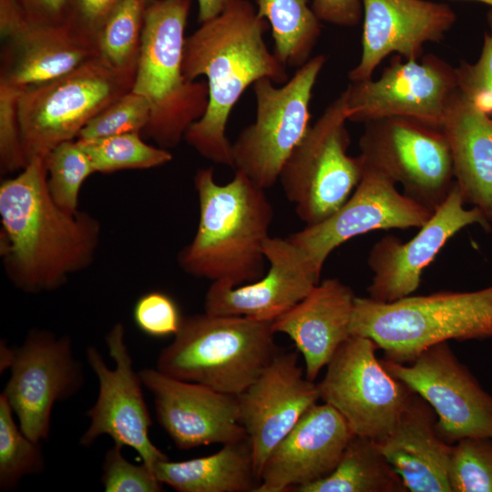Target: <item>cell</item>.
Here are the masks:
<instances>
[{"label": "cell", "instance_id": "11", "mask_svg": "<svg viewBox=\"0 0 492 492\" xmlns=\"http://www.w3.org/2000/svg\"><path fill=\"white\" fill-rule=\"evenodd\" d=\"M3 350L2 367L11 370L3 394L24 434L36 442L46 441L55 404L70 399L84 385L71 337L32 329L20 346L9 349L4 344Z\"/></svg>", "mask_w": 492, "mask_h": 492}, {"label": "cell", "instance_id": "40", "mask_svg": "<svg viewBox=\"0 0 492 492\" xmlns=\"http://www.w3.org/2000/svg\"><path fill=\"white\" fill-rule=\"evenodd\" d=\"M122 0H69V26L93 37L111 11Z\"/></svg>", "mask_w": 492, "mask_h": 492}, {"label": "cell", "instance_id": "10", "mask_svg": "<svg viewBox=\"0 0 492 492\" xmlns=\"http://www.w3.org/2000/svg\"><path fill=\"white\" fill-rule=\"evenodd\" d=\"M359 148L364 164L401 184L405 196L432 212L455 185L442 128L408 118L375 119L364 123Z\"/></svg>", "mask_w": 492, "mask_h": 492}, {"label": "cell", "instance_id": "4", "mask_svg": "<svg viewBox=\"0 0 492 492\" xmlns=\"http://www.w3.org/2000/svg\"><path fill=\"white\" fill-rule=\"evenodd\" d=\"M350 332L370 338L384 360L398 364L411 363L438 343L492 338V285L409 295L392 302L356 296Z\"/></svg>", "mask_w": 492, "mask_h": 492}, {"label": "cell", "instance_id": "9", "mask_svg": "<svg viewBox=\"0 0 492 492\" xmlns=\"http://www.w3.org/2000/svg\"><path fill=\"white\" fill-rule=\"evenodd\" d=\"M326 58L319 55L298 67L282 87L263 77L253 84L256 118L231 143L233 169L267 190L310 126L313 89Z\"/></svg>", "mask_w": 492, "mask_h": 492}, {"label": "cell", "instance_id": "16", "mask_svg": "<svg viewBox=\"0 0 492 492\" xmlns=\"http://www.w3.org/2000/svg\"><path fill=\"white\" fill-rule=\"evenodd\" d=\"M433 213L364 163L362 179L346 202L329 218L289 238L321 274L328 256L343 242L376 230L420 228Z\"/></svg>", "mask_w": 492, "mask_h": 492}, {"label": "cell", "instance_id": "41", "mask_svg": "<svg viewBox=\"0 0 492 492\" xmlns=\"http://www.w3.org/2000/svg\"><path fill=\"white\" fill-rule=\"evenodd\" d=\"M312 9L320 22L355 26L362 18L361 0H313Z\"/></svg>", "mask_w": 492, "mask_h": 492}, {"label": "cell", "instance_id": "22", "mask_svg": "<svg viewBox=\"0 0 492 492\" xmlns=\"http://www.w3.org/2000/svg\"><path fill=\"white\" fill-rule=\"evenodd\" d=\"M353 435L333 406L314 405L272 450L255 492H295L329 476Z\"/></svg>", "mask_w": 492, "mask_h": 492}, {"label": "cell", "instance_id": "42", "mask_svg": "<svg viewBox=\"0 0 492 492\" xmlns=\"http://www.w3.org/2000/svg\"><path fill=\"white\" fill-rule=\"evenodd\" d=\"M35 23L69 26V0H15Z\"/></svg>", "mask_w": 492, "mask_h": 492}, {"label": "cell", "instance_id": "19", "mask_svg": "<svg viewBox=\"0 0 492 492\" xmlns=\"http://www.w3.org/2000/svg\"><path fill=\"white\" fill-rule=\"evenodd\" d=\"M138 373L153 395L159 425L179 449L223 446L248 437L240 422L236 395L171 377L157 368Z\"/></svg>", "mask_w": 492, "mask_h": 492}, {"label": "cell", "instance_id": "6", "mask_svg": "<svg viewBox=\"0 0 492 492\" xmlns=\"http://www.w3.org/2000/svg\"><path fill=\"white\" fill-rule=\"evenodd\" d=\"M272 322L204 312L183 319L156 368L171 377L238 395L280 351Z\"/></svg>", "mask_w": 492, "mask_h": 492}, {"label": "cell", "instance_id": "23", "mask_svg": "<svg viewBox=\"0 0 492 492\" xmlns=\"http://www.w3.org/2000/svg\"><path fill=\"white\" fill-rule=\"evenodd\" d=\"M355 295L336 278L323 280L297 304L275 319V333L288 335L304 359L306 377L314 381L350 336Z\"/></svg>", "mask_w": 492, "mask_h": 492}, {"label": "cell", "instance_id": "26", "mask_svg": "<svg viewBox=\"0 0 492 492\" xmlns=\"http://www.w3.org/2000/svg\"><path fill=\"white\" fill-rule=\"evenodd\" d=\"M456 185L465 204L492 223V118L458 88L444 117Z\"/></svg>", "mask_w": 492, "mask_h": 492}, {"label": "cell", "instance_id": "2", "mask_svg": "<svg viewBox=\"0 0 492 492\" xmlns=\"http://www.w3.org/2000/svg\"><path fill=\"white\" fill-rule=\"evenodd\" d=\"M265 29V20L248 0H231L219 15L185 38L183 74L190 80L207 78L209 101L184 140L213 163L233 168L226 126L246 88L263 77L282 85L289 80L286 67L264 42Z\"/></svg>", "mask_w": 492, "mask_h": 492}, {"label": "cell", "instance_id": "29", "mask_svg": "<svg viewBox=\"0 0 492 492\" xmlns=\"http://www.w3.org/2000/svg\"><path fill=\"white\" fill-rule=\"evenodd\" d=\"M259 17L272 28L273 54L285 67L304 65L321 35V25L308 0H254Z\"/></svg>", "mask_w": 492, "mask_h": 492}, {"label": "cell", "instance_id": "37", "mask_svg": "<svg viewBox=\"0 0 492 492\" xmlns=\"http://www.w3.org/2000/svg\"><path fill=\"white\" fill-rule=\"evenodd\" d=\"M22 88L0 82V170L2 174L22 170L27 164L22 148L18 121V99Z\"/></svg>", "mask_w": 492, "mask_h": 492}, {"label": "cell", "instance_id": "3", "mask_svg": "<svg viewBox=\"0 0 492 492\" xmlns=\"http://www.w3.org/2000/svg\"><path fill=\"white\" fill-rule=\"evenodd\" d=\"M199 222L192 241L178 254L188 274L231 286L255 282L264 275V243L270 237L273 209L265 190L242 172L216 182L212 168L194 176Z\"/></svg>", "mask_w": 492, "mask_h": 492}, {"label": "cell", "instance_id": "20", "mask_svg": "<svg viewBox=\"0 0 492 492\" xmlns=\"http://www.w3.org/2000/svg\"><path fill=\"white\" fill-rule=\"evenodd\" d=\"M364 10L362 54L350 81L372 78L387 56L419 59L426 43H438L456 20L446 4L427 0H361Z\"/></svg>", "mask_w": 492, "mask_h": 492}, {"label": "cell", "instance_id": "15", "mask_svg": "<svg viewBox=\"0 0 492 492\" xmlns=\"http://www.w3.org/2000/svg\"><path fill=\"white\" fill-rule=\"evenodd\" d=\"M384 368L424 398L437 416L446 443L466 437L492 438V395L455 355L447 342L429 346L409 364L382 359Z\"/></svg>", "mask_w": 492, "mask_h": 492}, {"label": "cell", "instance_id": "13", "mask_svg": "<svg viewBox=\"0 0 492 492\" xmlns=\"http://www.w3.org/2000/svg\"><path fill=\"white\" fill-rule=\"evenodd\" d=\"M456 89V67L439 56L402 61L395 55L377 80L351 81L343 93L349 121L408 118L442 128Z\"/></svg>", "mask_w": 492, "mask_h": 492}, {"label": "cell", "instance_id": "28", "mask_svg": "<svg viewBox=\"0 0 492 492\" xmlns=\"http://www.w3.org/2000/svg\"><path fill=\"white\" fill-rule=\"evenodd\" d=\"M295 492H408L375 441L353 435L335 469Z\"/></svg>", "mask_w": 492, "mask_h": 492}, {"label": "cell", "instance_id": "34", "mask_svg": "<svg viewBox=\"0 0 492 492\" xmlns=\"http://www.w3.org/2000/svg\"><path fill=\"white\" fill-rule=\"evenodd\" d=\"M451 492H492V438L466 437L452 446Z\"/></svg>", "mask_w": 492, "mask_h": 492}, {"label": "cell", "instance_id": "27", "mask_svg": "<svg viewBox=\"0 0 492 492\" xmlns=\"http://www.w3.org/2000/svg\"><path fill=\"white\" fill-rule=\"evenodd\" d=\"M158 479L179 492H255L260 486L249 437L216 453L184 461H159Z\"/></svg>", "mask_w": 492, "mask_h": 492}, {"label": "cell", "instance_id": "38", "mask_svg": "<svg viewBox=\"0 0 492 492\" xmlns=\"http://www.w3.org/2000/svg\"><path fill=\"white\" fill-rule=\"evenodd\" d=\"M490 31L484 36L483 47L474 64L462 61L456 67L457 88L484 111L492 113V7L487 13Z\"/></svg>", "mask_w": 492, "mask_h": 492}, {"label": "cell", "instance_id": "43", "mask_svg": "<svg viewBox=\"0 0 492 492\" xmlns=\"http://www.w3.org/2000/svg\"><path fill=\"white\" fill-rule=\"evenodd\" d=\"M231 0H197L198 2V20L207 22L219 15Z\"/></svg>", "mask_w": 492, "mask_h": 492}, {"label": "cell", "instance_id": "45", "mask_svg": "<svg viewBox=\"0 0 492 492\" xmlns=\"http://www.w3.org/2000/svg\"><path fill=\"white\" fill-rule=\"evenodd\" d=\"M153 1H155V0H143V2H144V4L146 5V6H147L148 5H149L150 3H152Z\"/></svg>", "mask_w": 492, "mask_h": 492}, {"label": "cell", "instance_id": "31", "mask_svg": "<svg viewBox=\"0 0 492 492\" xmlns=\"http://www.w3.org/2000/svg\"><path fill=\"white\" fill-rule=\"evenodd\" d=\"M96 172L112 173L124 169H147L172 160V154L146 143L140 133H125L89 140H78Z\"/></svg>", "mask_w": 492, "mask_h": 492}, {"label": "cell", "instance_id": "25", "mask_svg": "<svg viewBox=\"0 0 492 492\" xmlns=\"http://www.w3.org/2000/svg\"><path fill=\"white\" fill-rule=\"evenodd\" d=\"M3 41L0 82L22 89L97 57L92 40L70 26L38 24L27 17Z\"/></svg>", "mask_w": 492, "mask_h": 492}, {"label": "cell", "instance_id": "7", "mask_svg": "<svg viewBox=\"0 0 492 492\" xmlns=\"http://www.w3.org/2000/svg\"><path fill=\"white\" fill-rule=\"evenodd\" d=\"M135 74L96 57L59 77L23 88L18 121L26 162L45 159L56 146L77 139L93 118L131 90Z\"/></svg>", "mask_w": 492, "mask_h": 492}, {"label": "cell", "instance_id": "24", "mask_svg": "<svg viewBox=\"0 0 492 492\" xmlns=\"http://www.w3.org/2000/svg\"><path fill=\"white\" fill-rule=\"evenodd\" d=\"M431 405L413 392L393 428L375 441L408 492H451L452 446L439 436Z\"/></svg>", "mask_w": 492, "mask_h": 492}, {"label": "cell", "instance_id": "1", "mask_svg": "<svg viewBox=\"0 0 492 492\" xmlns=\"http://www.w3.org/2000/svg\"><path fill=\"white\" fill-rule=\"evenodd\" d=\"M1 256L9 281L26 293L55 291L93 262L101 235L98 220L56 204L44 159L29 160L0 185Z\"/></svg>", "mask_w": 492, "mask_h": 492}, {"label": "cell", "instance_id": "35", "mask_svg": "<svg viewBox=\"0 0 492 492\" xmlns=\"http://www.w3.org/2000/svg\"><path fill=\"white\" fill-rule=\"evenodd\" d=\"M149 116L148 101L130 90L93 118L77 139L89 140L134 132L142 134Z\"/></svg>", "mask_w": 492, "mask_h": 492}, {"label": "cell", "instance_id": "36", "mask_svg": "<svg viewBox=\"0 0 492 492\" xmlns=\"http://www.w3.org/2000/svg\"><path fill=\"white\" fill-rule=\"evenodd\" d=\"M122 446L114 444L108 448L102 464L101 484L106 492H159L162 483L145 463L129 462L122 454Z\"/></svg>", "mask_w": 492, "mask_h": 492}, {"label": "cell", "instance_id": "30", "mask_svg": "<svg viewBox=\"0 0 492 492\" xmlns=\"http://www.w3.org/2000/svg\"><path fill=\"white\" fill-rule=\"evenodd\" d=\"M146 5L143 0H122L93 37L97 57L110 67L136 73Z\"/></svg>", "mask_w": 492, "mask_h": 492}, {"label": "cell", "instance_id": "18", "mask_svg": "<svg viewBox=\"0 0 492 492\" xmlns=\"http://www.w3.org/2000/svg\"><path fill=\"white\" fill-rule=\"evenodd\" d=\"M298 361L295 351H279L236 395L240 422L251 441L259 478L272 450L320 399L317 384L306 377Z\"/></svg>", "mask_w": 492, "mask_h": 492}, {"label": "cell", "instance_id": "21", "mask_svg": "<svg viewBox=\"0 0 492 492\" xmlns=\"http://www.w3.org/2000/svg\"><path fill=\"white\" fill-rule=\"evenodd\" d=\"M263 251L270 264L267 273L238 286L212 282L205 295V313L273 322L320 282L321 274L289 237L270 236Z\"/></svg>", "mask_w": 492, "mask_h": 492}, {"label": "cell", "instance_id": "32", "mask_svg": "<svg viewBox=\"0 0 492 492\" xmlns=\"http://www.w3.org/2000/svg\"><path fill=\"white\" fill-rule=\"evenodd\" d=\"M5 395H0V489H15L26 476L38 475L46 468L40 442L29 438L15 421Z\"/></svg>", "mask_w": 492, "mask_h": 492}, {"label": "cell", "instance_id": "44", "mask_svg": "<svg viewBox=\"0 0 492 492\" xmlns=\"http://www.w3.org/2000/svg\"><path fill=\"white\" fill-rule=\"evenodd\" d=\"M470 1L481 2V3H484L486 5H490V7H492V0H470Z\"/></svg>", "mask_w": 492, "mask_h": 492}, {"label": "cell", "instance_id": "14", "mask_svg": "<svg viewBox=\"0 0 492 492\" xmlns=\"http://www.w3.org/2000/svg\"><path fill=\"white\" fill-rule=\"evenodd\" d=\"M105 343L115 363L114 369L106 364L95 346H88L86 351L87 364L98 381V393L95 404L87 412L89 425L79 444L89 446L101 436H108L114 444L134 449L154 471L159 461L169 457L150 440L152 420L139 373L133 368L122 323L111 327Z\"/></svg>", "mask_w": 492, "mask_h": 492}, {"label": "cell", "instance_id": "33", "mask_svg": "<svg viewBox=\"0 0 492 492\" xmlns=\"http://www.w3.org/2000/svg\"><path fill=\"white\" fill-rule=\"evenodd\" d=\"M44 160L51 198L63 210L77 212L81 187L96 173L89 158L75 139L56 146Z\"/></svg>", "mask_w": 492, "mask_h": 492}, {"label": "cell", "instance_id": "12", "mask_svg": "<svg viewBox=\"0 0 492 492\" xmlns=\"http://www.w3.org/2000/svg\"><path fill=\"white\" fill-rule=\"evenodd\" d=\"M368 337L351 335L317 383L320 399L333 406L354 435L381 439L393 428L413 391L377 359Z\"/></svg>", "mask_w": 492, "mask_h": 492}, {"label": "cell", "instance_id": "39", "mask_svg": "<svg viewBox=\"0 0 492 492\" xmlns=\"http://www.w3.org/2000/svg\"><path fill=\"white\" fill-rule=\"evenodd\" d=\"M133 319L138 329L149 336L175 335L184 317L176 302L160 291L140 296L133 309Z\"/></svg>", "mask_w": 492, "mask_h": 492}, {"label": "cell", "instance_id": "8", "mask_svg": "<svg viewBox=\"0 0 492 492\" xmlns=\"http://www.w3.org/2000/svg\"><path fill=\"white\" fill-rule=\"evenodd\" d=\"M347 120L342 92L309 128L280 172L284 194L306 226L336 212L362 179L361 157L348 154Z\"/></svg>", "mask_w": 492, "mask_h": 492}, {"label": "cell", "instance_id": "17", "mask_svg": "<svg viewBox=\"0 0 492 492\" xmlns=\"http://www.w3.org/2000/svg\"><path fill=\"white\" fill-rule=\"evenodd\" d=\"M471 225H478L487 232L492 229L479 210L466 208L455 182L444 203L411 240L404 242L387 234L373 245L367 258L374 273L367 287L368 297L392 302L411 295L419 287L424 270L447 241Z\"/></svg>", "mask_w": 492, "mask_h": 492}, {"label": "cell", "instance_id": "5", "mask_svg": "<svg viewBox=\"0 0 492 492\" xmlns=\"http://www.w3.org/2000/svg\"><path fill=\"white\" fill-rule=\"evenodd\" d=\"M190 0H155L146 6L139 56L131 91L150 108L143 136L158 147H177L188 128L205 113L206 81L188 79L182 71L185 28Z\"/></svg>", "mask_w": 492, "mask_h": 492}]
</instances>
